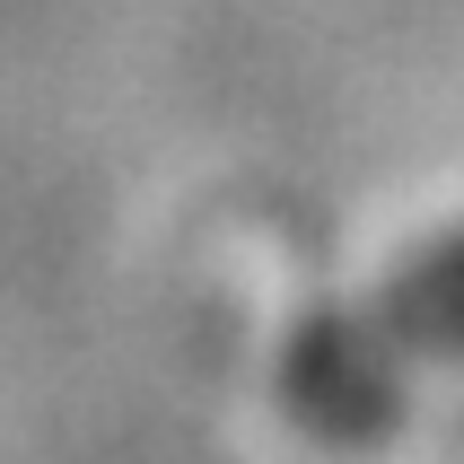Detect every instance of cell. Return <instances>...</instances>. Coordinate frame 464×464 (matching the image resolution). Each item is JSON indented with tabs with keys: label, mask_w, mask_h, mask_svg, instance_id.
Returning <instances> with one entry per match:
<instances>
[{
	"label": "cell",
	"mask_w": 464,
	"mask_h": 464,
	"mask_svg": "<svg viewBox=\"0 0 464 464\" xmlns=\"http://www.w3.org/2000/svg\"><path fill=\"white\" fill-rule=\"evenodd\" d=\"M394 324H420V334H439L447 351H464V237L456 246H439L430 263H412L403 272V289H394Z\"/></svg>",
	"instance_id": "cell-1"
}]
</instances>
